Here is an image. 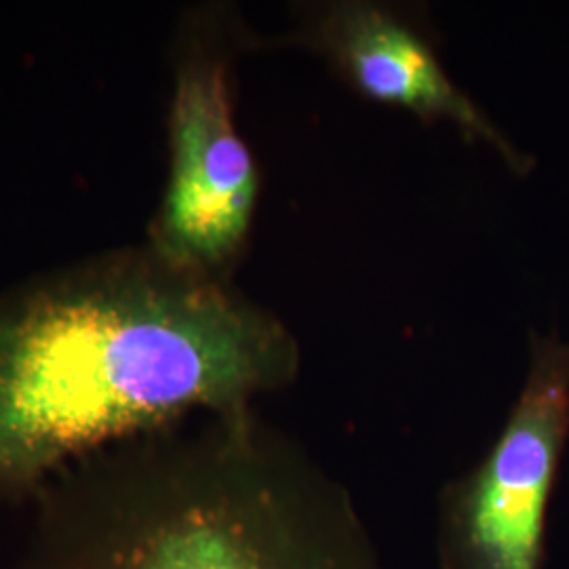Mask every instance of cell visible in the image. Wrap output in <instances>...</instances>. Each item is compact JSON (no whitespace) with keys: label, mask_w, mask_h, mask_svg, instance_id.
Masks as SVG:
<instances>
[{"label":"cell","mask_w":569,"mask_h":569,"mask_svg":"<svg viewBox=\"0 0 569 569\" xmlns=\"http://www.w3.org/2000/svg\"><path fill=\"white\" fill-rule=\"evenodd\" d=\"M256 49L310 53L355 96L409 112L425 124L448 122L467 142L488 146L517 178H528L536 167L528 150L451 77L420 7L388 0L300 2L287 28L258 37Z\"/></svg>","instance_id":"obj_5"},{"label":"cell","mask_w":569,"mask_h":569,"mask_svg":"<svg viewBox=\"0 0 569 569\" xmlns=\"http://www.w3.org/2000/svg\"><path fill=\"white\" fill-rule=\"evenodd\" d=\"M302 367L237 283L110 247L0 291V491L204 413L256 409Z\"/></svg>","instance_id":"obj_1"},{"label":"cell","mask_w":569,"mask_h":569,"mask_svg":"<svg viewBox=\"0 0 569 569\" xmlns=\"http://www.w3.org/2000/svg\"><path fill=\"white\" fill-rule=\"evenodd\" d=\"M91 456L121 519L77 569H385L350 491L256 409Z\"/></svg>","instance_id":"obj_2"},{"label":"cell","mask_w":569,"mask_h":569,"mask_svg":"<svg viewBox=\"0 0 569 569\" xmlns=\"http://www.w3.org/2000/svg\"><path fill=\"white\" fill-rule=\"evenodd\" d=\"M569 439V340L531 333L528 371L479 465L446 486L439 569H547L552 491Z\"/></svg>","instance_id":"obj_4"},{"label":"cell","mask_w":569,"mask_h":569,"mask_svg":"<svg viewBox=\"0 0 569 569\" xmlns=\"http://www.w3.org/2000/svg\"><path fill=\"white\" fill-rule=\"evenodd\" d=\"M258 32L230 2L188 7L169 44L167 180L146 239L171 264L234 283L262 197L260 164L237 121L239 63Z\"/></svg>","instance_id":"obj_3"}]
</instances>
